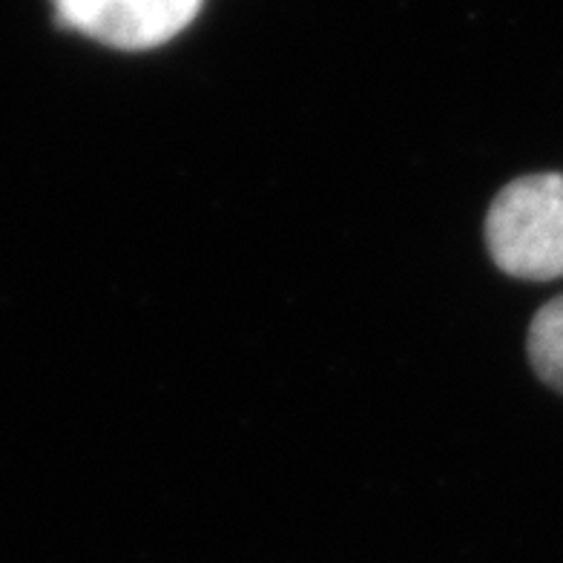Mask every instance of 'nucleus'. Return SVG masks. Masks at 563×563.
<instances>
[{
	"instance_id": "1",
	"label": "nucleus",
	"mask_w": 563,
	"mask_h": 563,
	"mask_svg": "<svg viewBox=\"0 0 563 563\" xmlns=\"http://www.w3.org/2000/svg\"><path fill=\"white\" fill-rule=\"evenodd\" d=\"M486 247L504 274L527 282L563 276V176L515 178L492 201Z\"/></svg>"
},
{
	"instance_id": "3",
	"label": "nucleus",
	"mask_w": 563,
	"mask_h": 563,
	"mask_svg": "<svg viewBox=\"0 0 563 563\" xmlns=\"http://www.w3.org/2000/svg\"><path fill=\"white\" fill-rule=\"evenodd\" d=\"M529 363L549 388L563 394V297L549 299L534 313L527 336Z\"/></svg>"
},
{
	"instance_id": "2",
	"label": "nucleus",
	"mask_w": 563,
	"mask_h": 563,
	"mask_svg": "<svg viewBox=\"0 0 563 563\" xmlns=\"http://www.w3.org/2000/svg\"><path fill=\"white\" fill-rule=\"evenodd\" d=\"M58 21L126 53L156 49L199 15L201 0H53Z\"/></svg>"
}]
</instances>
